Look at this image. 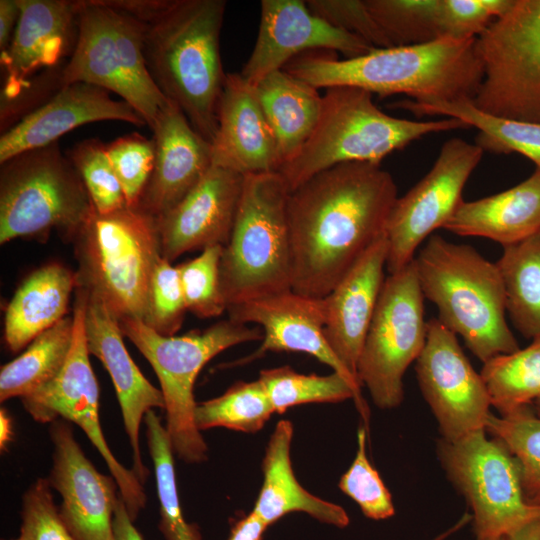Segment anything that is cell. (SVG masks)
Here are the masks:
<instances>
[{
  "label": "cell",
  "mask_w": 540,
  "mask_h": 540,
  "mask_svg": "<svg viewBox=\"0 0 540 540\" xmlns=\"http://www.w3.org/2000/svg\"><path fill=\"white\" fill-rule=\"evenodd\" d=\"M397 197L392 175L366 162L335 165L289 192L291 289L326 297L385 236Z\"/></svg>",
  "instance_id": "obj_1"
},
{
  "label": "cell",
  "mask_w": 540,
  "mask_h": 540,
  "mask_svg": "<svg viewBox=\"0 0 540 540\" xmlns=\"http://www.w3.org/2000/svg\"><path fill=\"white\" fill-rule=\"evenodd\" d=\"M284 70L317 89L348 86L380 97L405 94L420 103L472 101L483 78L477 37L375 48L342 60L304 54Z\"/></svg>",
  "instance_id": "obj_2"
},
{
  "label": "cell",
  "mask_w": 540,
  "mask_h": 540,
  "mask_svg": "<svg viewBox=\"0 0 540 540\" xmlns=\"http://www.w3.org/2000/svg\"><path fill=\"white\" fill-rule=\"evenodd\" d=\"M224 0H167L144 23L148 71L193 128L212 143L226 74L220 55Z\"/></svg>",
  "instance_id": "obj_3"
},
{
  "label": "cell",
  "mask_w": 540,
  "mask_h": 540,
  "mask_svg": "<svg viewBox=\"0 0 540 540\" xmlns=\"http://www.w3.org/2000/svg\"><path fill=\"white\" fill-rule=\"evenodd\" d=\"M421 291L437 319L485 363L518 350L507 320L506 294L496 263L467 244L431 235L414 258Z\"/></svg>",
  "instance_id": "obj_4"
},
{
  "label": "cell",
  "mask_w": 540,
  "mask_h": 540,
  "mask_svg": "<svg viewBox=\"0 0 540 540\" xmlns=\"http://www.w3.org/2000/svg\"><path fill=\"white\" fill-rule=\"evenodd\" d=\"M360 88L330 87L322 95L319 120L298 154L278 173L289 191L319 172L346 162L380 165L390 153L430 133L468 128L456 118L414 121L380 110Z\"/></svg>",
  "instance_id": "obj_5"
},
{
  "label": "cell",
  "mask_w": 540,
  "mask_h": 540,
  "mask_svg": "<svg viewBox=\"0 0 540 540\" xmlns=\"http://www.w3.org/2000/svg\"><path fill=\"white\" fill-rule=\"evenodd\" d=\"M71 242L76 287L98 298L119 321H143L154 269L162 258L157 218L139 207L93 209Z\"/></svg>",
  "instance_id": "obj_6"
},
{
  "label": "cell",
  "mask_w": 540,
  "mask_h": 540,
  "mask_svg": "<svg viewBox=\"0 0 540 540\" xmlns=\"http://www.w3.org/2000/svg\"><path fill=\"white\" fill-rule=\"evenodd\" d=\"M289 192L278 172L244 176L234 225L220 261L227 308L291 290Z\"/></svg>",
  "instance_id": "obj_7"
},
{
  "label": "cell",
  "mask_w": 540,
  "mask_h": 540,
  "mask_svg": "<svg viewBox=\"0 0 540 540\" xmlns=\"http://www.w3.org/2000/svg\"><path fill=\"white\" fill-rule=\"evenodd\" d=\"M119 326L158 377L165 404L164 425L174 453L185 463L204 462L208 448L194 421L197 376L207 362L226 349L262 339V331L229 318L181 336L161 335L139 319H123Z\"/></svg>",
  "instance_id": "obj_8"
},
{
  "label": "cell",
  "mask_w": 540,
  "mask_h": 540,
  "mask_svg": "<svg viewBox=\"0 0 540 540\" xmlns=\"http://www.w3.org/2000/svg\"><path fill=\"white\" fill-rule=\"evenodd\" d=\"M0 166L1 244L44 241L53 230L71 241L94 209L58 142L16 154Z\"/></svg>",
  "instance_id": "obj_9"
},
{
  "label": "cell",
  "mask_w": 540,
  "mask_h": 540,
  "mask_svg": "<svg viewBox=\"0 0 540 540\" xmlns=\"http://www.w3.org/2000/svg\"><path fill=\"white\" fill-rule=\"evenodd\" d=\"M77 37L60 87L83 82L113 92L151 128L168 99L153 81L144 56V23L105 0H78Z\"/></svg>",
  "instance_id": "obj_10"
},
{
  "label": "cell",
  "mask_w": 540,
  "mask_h": 540,
  "mask_svg": "<svg viewBox=\"0 0 540 540\" xmlns=\"http://www.w3.org/2000/svg\"><path fill=\"white\" fill-rule=\"evenodd\" d=\"M485 429L455 441L440 438L438 461L464 497L476 539L506 536L540 518V505L525 498L518 464L505 445Z\"/></svg>",
  "instance_id": "obj_11"
},
{
  "label": "cell",
  "mask_w": 540,
  "mask_h": 540,
  "mask_svg": "<svg viewBox=\"0 0 540 540\" xmlns=\"http://www.w3.org/2000/svg\"><path fill=\"white\" fill-rule=\"evenodd\" d=\"M483 78L471 101L488 114L540 124V0L512 5L477 36Z\"/></svg>",
  "instance_id": "obj_12"
},
{
  "label": "cell",
  "mask_w": 540,
  "mask_h": 540,
  "mask_svg": "<svg viewBox=\"0 0 540 540\" xmlns=\"http://www.w3.org/2000/svg\"><path fill=\"white\" fill-rule=\"evenodd\" d=\"M424 296L414 260L385 278L357 364V377L380 409L398 407L403 377L427 339Z\"/></svg>",
  "instance_id": "obj_13"
},
{
  "label": "cell",
  "mask_w": 540,
  "mask_h": 540,
  "mask_svg": "<svg viewBox=\"0 0 540 540\" xmlns=\"http://www.w3.org/2000/svg\"><path fill=\"white\" fill-rule=\"evenodd\" d=\"M73 309V342L60 373L43 388L21 402L39 423L64 419L79 426L104 459L114 477L130 518L135 521L147 497L143 483L132 469L121 464L111 451L99 419V386L89 360L85 334L87 292L77 287Z\"/></svg>",
  "instance_id": "obj_14"
},
{
  "label": "cell",
  "mask_w": 540,
  "mask_h": 540,
  "mask_svg": "<svg viewBox=\"0 0 540 540\" xmlns=\"http://www.w3.org/2000/svg\"><path fill=\"white\" fill-rule=\"evenodd\" d=\"M483 152L461 138L447 140L430 171L405 195L397 197L385 227L389 274L411 263L419 245L435 229L443 228L463 200L465 184Z\"/></svg>",
  "instance_id": "obj_15"
},
{
  "label": "cell",
  "mask_w": 540,
  "mask_h": 540,
  "mask_svg": "<svg viewBox=\"0 0 540 540\" xmlns=\"http://www.w3.org/2000/svg\"><path fill=\"white\" fill-rule=\"evenodd\" d=\"M415 371L440 438L455 441L485 429L492 413L487 386L464 354L457 335L437 318L427 321V339Z\"/></svg>",
  "instance_id": "obj_16"
},
{
  "label": "cell",
  "mask_w": 540,
  "mask_h": 540,
  "mask_svg": "<svg viewBox=\"0 0 540 540\" xmlns=\"http://www.w3.org/2000/svg\"><path fill=\"white\" fill-rule=\"evenodd\" d=\"M53 444L48 480L62 498L59 512L75 540H114L113 520L120 499L114 477L100 473L75 439L70 422L50 423Z\"/></svg>",
  "instance_id": "obj_17"
},
{
  "label": "cell",
  "mask_w": 540,
  "mask_h": 540,
  "mask_svg": "<svg viewBox=\"0 0 540 540\" xmlns=\"http://www.w3.org/2000/svg\"><path fill=\"white\" fill-rule=\"evenodd\" d=\"M260 6L257 39L240 72L252 86L309 50L338 51L354 58L375 49L314 14L306 1L263 0Z\"/></svg>",
  "instance_id": "obj_18"
},
{
  "label": "cell",
  "mask_w": 540,
  "mask_h": 540,
  "mask_svg": "<svg viewBox=\"0 0 540 540\" xmlns=\"http://www.w3.org/2000/svg\"><path fill=\"white\" fill-rule=\"evenodd\" d=\"M226 311L229 319L235 322L256 324L263 328L261 346L236 364L251 362L266 352H303L328 365L361 389V384L343 366L326 341L325 297L306 296L291 289L229 306Z\"/></svg>",
  "instance_id": "obj_19"
},
{
  "label": "cell",
  "mask_w": 540,
  "mask_h": 540,
  "mask_svg": "<svg viewBox=\"0 0 540 540\" xmlns=\"http://www.w3.org/2000/svg\"><path fill=\"white\" fill-rule=\"evenodd\" d=\"M243 181V175L212 165L177 205L157 218L162 257L172 263L186 252L225 246Z\"/></svg>",
  "instance_id": "obj_20"
},
{
  "label": "cell",
  "mask_w": 540,
  "mask_h": 540,
  "mask_svg": "<svg viewBox=\"0 0 540 540\" xmlns=\"http://www.w3.org/2000/svg\"><path fill=\"white\" fill-rule=\"evenodd\" d=\"M18 24L8 49L0 53L4 69L1 106L30 88L29 78L71 55L77 37L78 0H17Z\"/></svg>",
  "instance_id": "obj_21"
},
{
  "label": "cell",
  "mask_w": 540,
  "mask_h": 540,
  "mask_svg": "<svg viewBox=\"0 0 540 540\" xmlns=\"http://www.w3.org/2000/svg\"><path fill=\"white\" fill-rule=\"evenodd\" d=\"M85 334L89 354L101 361L111 377L132 450V470L144 483L149 471L142 459L140 426L149 411L155 408L164 410L162 392L145 378L129 355L118 320L88 292Z\"/></svg>",
  "instance_id": "obj_22"
},
{
  "label": "cell",
  "mask_w": 540,
  "mask_h": 540,
  "mask_svg": "<svg viewBox=\"0 0 540 540\" xmlns=\"http://www.w3.org/2000/svg\"><path fill=\"white\" fill-rule=\"evenodd\" d=\"M123 121L146 125L140 114L108 91L76 82L59 88L43 105L30 111L0 137V163L21 152L58 142L71 130L97 121Z\"/></svg>",
  "instance_id": "obj_23"
},
{
  "label": "cell",
  "mask_w": 540,
  "mask_h": 540,
  "mask_svg": "<svg viewBox=\"0 0 540 540\" xmlns=\"http://www.w3.org/2000/svg\"><path fill=\"white\" fill-rule=\"evenodd\" d=\"M154 168L139 208L158 218L177 205L212 166V146L168 100L153 126Z\"/></svg>",
  "instance_id": "obj_24"
},
{
  "label": "cell",
  "mask_w": 540,
  "mask_h": 540,
  "mask_svg": "<svg viewBox=\"0 0 540 540\" xmlns=\"http://www.w3.org/2000/svg\"><path fill=\"white\" fill-rule=\"evenodd\" d=\"M211 146L212 165L243 176L280 168L272 129L253 86L240 73L226 74Z\"/></svg>",
  "instance_id": "obj_25"
},
{
  "label": "cell",
  "mask_w": 540,
  "mask_h": 540,
  "mask_svg": "<svg viewBox=\"0 0 540 540\" xmlns=\"http://www.w3.org/2000/svg\"><path fill=\"white\" fill-rule=\"evenodd\" d=\"M387 253V240L383 236L325 297L326 341L357 380L358 360L386 278Z\"/></svg>",
  "instance_id": "obj_26"
},
{
  "label": "cell",
  "mask_w": 540,
  "mask_h": 540,
  "mask_svg": "<svg viewBox=\"0 0 540 540\" xmlns=\"http://www.w3.org/2000/svg\"><path fill=\"white\" fill-rule=\"evenodd\" d=\"M443 229L488 238L503 247L540 230V169L521 183L473 201L462 200Z\"/></svg>",
  "instance_id": "obj_27"
},
{
  "label": "cell",
  "mask_w": 540,
  "mask_h": 540,
  "mask_svg": "<svg viewBox=\"0 0 540 540\" xmlns=\"http://www.w3.org/2000/svg\"><path fill=\"white\" fill-rule=\"evenodd\" d=\"M292 438V423L280 420L265 450L263 482L252 512L267 526L289 513L303 512L321 523L347 527L350 518L343 507L311 494L298 482L290 459Z\"/></svg>",
  "instance_id": "obj_28"
},
{
  "label": "cell",
  "mask_w": 540,
  "mask_h": 540,
  "mask_svg": "<svg viewBox=\"0 0 540 540\" xmlns=\"http://www.w3.org/2000/svg\"><path fill=\"white\" fill-rule=\"evenodd\" d=\"M76 273L53 262L33 271L18 287L4 318L7 348L17 353L67 315Z\"/></svg>",
  "instance_id": "obj_29"
},
{
  "label": "cell",
  "mask_w": 540,
  "mask_h": 540,
  "mask_svg": "<svg viewBox=\"0 0 540 540\" xmlns=\"http://www.w3.org/2000/svg\"><path fill=\"white\" fill-rule=\"evenodd\" d=\"M253 89L274 134L281 167L298 154L312 134L320 117L322 95L284 69L268 74Z\"/></svg>",
  "instance_id": "obj_30"
},
{
  "label": "cell",
  "mask_w": 540,
  "mask_h": 540,
  "mask_svg": "<svg viewBox=\"0 0 540 540\" xmlns=\"http://www.w3.org/2000/svg\"><path fill=\"white\" fill-rule=\"evenodd\" d=\"M418 116L440 115L456 118L478 134L475 144L483 151L497 154L519 153L540 169V124L497 117L477 109L470 100L453 102H415L402 100L392 105Z\"/></svg>",
  "instance_id": "obj_31"
},
{
  "label": "cell",
  "mask_w": 540,
  "mask_h": 540,
  "mask_svg": "<svg viewBox=\"0 0 540 540\" xmlns=\"http://www.w3.org/2000/svg\"><path fill=\"white\" fill-rule=\"evenodd\" d=\"M74 319L66 316L38 335L17 358L0 371V401L27 397L50 383L70 353Z\"/></svg>",
  "instance_id": "obj_32"
},
{
  "label": "cell",
  "mask_w": 540,
  "mask_h": 540,
  "mask_svg": "<svg viewBox=\"0 0 540 540\" xmlns=\"http://www.w3.org/2000/svg\"><path fill=\"white\" fill-rule=\"evenodd\" d=\"M501 274L507 314L525 338L540 337V230L503 247L496 262Z\"/></svg>",
  "instance_id": "obj_33"
},
{
  "label": "cell",
  "mask_w": 540,
  "mask_h": 540,
  "mask_svg": "<svg viewBox=\"0 0 540 540\" xmlns=\"http://www.w3.org/2000/svg\"><path fill=\"white\" fill-rule=\"evenodd\" d=\"M261 382L274 413L282 414L290 407L306 403H336L353 399L368 421V408L361 389L338 372L329 375L302 374L289 366L260 371Z\"/></svg>",
  "instance_id": "obj_34"
},
{
  "label": "cell",
  "mask_w": 540,
  "mask_h": 540,
  "mask_svg": "<svg viewBox=\"0 0 540 540\" xmlns=\"http://www.w3.org/2000/svg\"><path fill=\"white\" fill-rule=\"evenodd\" d=\"M480 374L499 414L533 404L540 397V337L483 363Z\"/></svg>",
  "instance_id": "obj_35"
},
{
  "label": "cell",
  "mask_w": 540,
  "mask_h": 540,
  "mask_svg": "<svg viewBox=\"0 0 540 540\" xmlns=\"http://www.w3.org/2000/svg\"><path fill=\"white\" fill-rule=\"evenodd\" d=\"M143 422L155 473L160 509L159 529L166 540H202L198 526L187 522L181 509L175 475V453L166 427L154 410L145 415Z\"/></svg>",
  "instance_id": "obj_36"
},
{
  "label": "cell",
  "mask_w": 540,
  "mask_h": 540,
  "mask_svg": "<svg viewBox=\"0 0 540 540\" xmlns=\"http://www.w3.org/2000/svg\"><path fill=\"white\" fill-rule=\"evenodd\" d=\"M485 431L515 458L528 503L540 505V414L532 404L499 416L491 413Z\"/></svg>",
  "instance_id": "obj_37"
},
{
  "label": "cell",
  "mask_w": 540,
  "mask_h": 540,
  "mask_svg": "<svg viewBox=\"0 0 540 540\" xmlns=\"http://www.w3.org/2000/svg\"><path fill=\"white\" fill-rule=\"evenodd\" d=\"M274 413L270 400L257 379L236 382L222 395L197 403L196 427L201 432L214 427L255 433Z\"/></svg>",
  "instance_id": "obj_38"
},
{
  "label": "cell",
  "mask_w": 540,
  "mask_h": 540,
  "mask_svg": "<svg viewBox=\"0 0 540 540\" xmlns=\"http://www.w3.org/2000/svg\"><path fill=\"white\" fill-rule=\"evenodd\" d=\"M391 46L416 45L438 40V0H364Z\"/></svg>",
  "instance_id": "obj_39"
},
{
  "label": "cell",
  "mask_w": 540,
  "mask_h": 540,
  "mask_svg": "<svg viewBox=\"0 0 540 540\" xmlns=\"http://www.w3.org/2000/svg\"><path fill=\"white\" fill-rule=\"evenodd\" d=\"M67 156L80 175L96 212L108 214L127 206L106 144L96 138L85 139L76 143Z\"/></svg>",
  "instance_id": "obj_40"
},
{
  "label": "cell",
  "mask_w": 540,
  "mask_h": 540,
  "mask_svg": "<svg viewBox=\"0 0 540 540\" xmlns=\"http://www.w3.org/2000/svg\"><path fill=\"white\" fill-rule=\"evenodd\" d=\"M222 245H214L177 267L187 311L198 318H212L227 310L220 284Z\"/></svg>",
  "instance_id": "obj_41"
},
{
  "label": "cell",
  "mask_w": 540,
  "mask_h": 540,
  "mask_svg": "<svg viewBox=\"0 0 540 540\" xmlns=\"http://www.w3.org/2000/svg\"><path fill=\"white\" fill-rule=\"evenodd\" d=\"M366 443V428L359 427L355 458L341 476L338 486L356 502L365 517L385 520L395 514V508L390 492L368 459Z\"/></svg>",
  "instance_id": "obj_42"
},
{
  "label": "cell",
  "mask_w": 540,
  "mask_h": 540,
  "mask_svg": "<svg viewBox=\"0 0 540 540\" xmlns=\"http://www.w3.org/2000/svg\"><path fill=\"white\" fill-rule=\"evenodd\" d=\"M126 205L139 206L154 168L155 143L139 133L121 136L106 145Z\"/></svg>",
  "instance_id": "obj_43"
},
{
  "label": "cell",
  "mask_w": 540,
  "mask_h": 540,
  "mask_svg": "<svg viewBox=\"0 0 540 540\" xmlns=\"http://www.w3.org/2000/svg\"><path fill=\"white\" fill-rule=\"evenodd\" d=\"M186 311L178 269L162 257L152 275L143 322L161 335L173 336Z\"/></svg>",
  "instance_id": "obj_44"
},
{
  "label": "cell",
  "mask_w": 540,
  "mask_h": 540,
  "mask_svg": "<svg viewBox=\"0 0 540 540\" xmlns=\"http://www.w3.org/2000/svg\"><path fill=\"white\" fill-rule=\"evenodd\" d=\"M513 0H438V39H466L479 36L502 15Z\"/></svg>",
  "instance_id": "obj_45"
},
{
  "label": "cell",
  "mask_w": 540,
  "mask_h": 540,
  "mask_svg": "<svg viewBox=\"0 0 540 540\" xmlns=\"http://www.w3.org/2000/svg\"><path fill=\"white\" fill-rule=\"evenodd\" d=\"M48 478H38L22 496V540H75L54 502Z\"/></svg>",
  "instance_id": "obj_46"
},
{
  "label": "cell",
  "mask_w": 540,
  "mask_h": 540,
  "mask_svg": "<svg viewBox=\"0 0 540 540\" xmlns=\"http://www.w3.org/2000/svg\"><path fill=\"white\" fill-rule=\"evenodd\" d=\"M308 8L331 25L354 34L374 48L392 47L364 0H308Z\"/></svg>",
  "instance_id": "obj_47"
},
{
  "label": "cell",
  "mask_w": 540,
  "mask_h": 540,
  "mask_svg": "<svg viewBox=\"0 0 540 540\" xmlns=\"http://www.w3.org/2000/svg\"><path fill=\"white\" fill-rule=\"evenodd\" d=\"M19 17L20 8L17 0H0V53L8 49Z\"/></svg>",
  "instance_id": "obj_48"
},
{
  "label": "cell",
  "mask_w": 540,
  "mask_h": 540,
  "mask_svg": "<svg viewBox=\"0 0 540 540\" xmlns=\"http://www.w3.org/2000/svg\"><path fill=\"white\" fill-rule=\"evenodd\" d=\"M268 526L252 511L233 526L228 540H262Z\"/></svg>",
  "instance_id": "obj_49"
},
{
  "label": "cell",
  "mask_w": 540,
  "mask_h": 540,
  "mask_svg": "<svg viewBox=\"0 0 540 540\" xmlns=\"http://www.w3.org/2000/svg\"><path fill=\"white\" fill-rule=\"evenodd\" d=\"M133 522L120 496L113 520L114 540H144Z\"/></svg>",
  "instance_id": "obj_50"
},
{
  "label": "cell",
  "mask_w": 540,
  "mask_h": 540,
  "mask_svg": "<svg viewBox=\"0 0 540 540\" xmlns=\"http://www.w3.org/2000/svg\"><path fill=\"white\" fill-rule=\"evenodd\" d=\"M507 540H540V518L508 533Z\"/></svg>",
  "instance_id": "obj_51"
},
{
  "label": "cell",
  "mask_w": 540,
  "mask_h": 540,
  "mask_svg": "<svg viewBox=\"0 0 540 540\" xmlns=\"http://www.w3.org/2000/svg\"><path fill=\"white\" fill-rule=\"evenodd\" d=\"M13 438V423L12 418L8 414L7 410L1 408L0 410V449L6 450L7 445Z\"/></svg>",
  "instance_id": "obj_52"
},
{
  "label": "cell",
  "mask_w": 540,
  "mask_h": 540,
  "mask_svg": "<svg viewBox=\"0 0 540 540\" xmlns=\"http://www.w3.org/2000/svg\"><path fill=\"white\" fill-rule=\"evenodd\" d=\"M469 522H471V516L468 513H465L453 526L449 527L444 532L440 533L436 537L430 539V540H445L452 534L456 533L458 530L463 528L465 525H467Z\"/></svg>",
  "instance_id": "obj_53"
},
{
  "label": "cell",
  "mask_w": 540,
  "mask_h": 540,
  "mask_svg": "<svg viewBox=\"0 0 540 540\" xmlns=\"http://www.w3.org/2000/svg\"><path fill=\"white\" fill-rule=\"evenodd\" d=\"M533 407L535 409V411L540 414V397L537 398L534 402H533Z\"/></svg>",
  "instance_id": "obj_54"
},
{
  "label": "cell",
  "mask_w": 540,
  "mask_h": 540,
  "mask_svg": "<svg viewBox=\"0 0 540 540\" xmlns=\"http://www.w3.org/2000/svg\"><path fill=\"white\" fill-rule=\"evenodd\" d=\"M476 540H507L506 536L498 537V538H489V539H476Z\"/></svg>",
  "instance_id": "obj_55"
},
{
  "label": "cell",
  "mask_w": 540,
  "mask_h": 540,
  "mask_svg": "<svg viewBox=\"0 0 540 540\" xmlns=\"http://www.w3.org/2000/svg\"><path fill=\"white\" fill-rule=\"evenodd\" d=\"M13 540H22L20 537L16 538V539H13Z\"/></svg>",
  "instance_id": "obj_56"
}]
</instances>
